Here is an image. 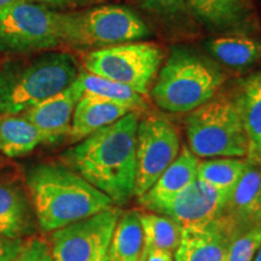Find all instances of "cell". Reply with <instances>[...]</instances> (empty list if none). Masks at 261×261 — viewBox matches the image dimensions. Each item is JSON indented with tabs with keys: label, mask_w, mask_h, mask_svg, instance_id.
I'll return each mask as SVG.
<instances>
[{
	"label": "cell",
	"mask_w": 261,
	"mask_h": 261,
	"mask_svg": "<svg viewBox=\"0 0 261 261\" xmlns=\"http://www.w3.org/2000/svg\"><path fill=\"white\" fill-rule=\"evenodd\" d=\"M138 112L86 137L62 155L67 167L106 194L117 207L135 195Z\"/></svg>",
	"instance_id": "6da1fadb"
},
{
	"label": "cell",
	"mask_w": 261,
	"mask_h": 261,
	"mask_svg": "<svg viewBox=\"0 0 261 261\" xmlns=\"http://www.w3.org/2000/svg\"><path fill=\"white\" fill-rule=\"evenodd\" d=\"M25 188L38 226L45 232H54L114 204L80 174L58 163H39L29 168Z\"/></svg>",
	"instance_id": "7a4b0ae2"
},
{
	"label": "cell",
	"mask_w": 261,
	"mask_h": 261,
	"mask_svg": "<svg viewBox=\"0 0 261 261\" xmlns=\"http://www.w3.org/2000/svg\"><path fill=\"white\" fill-rule=\"evenodd\" d=\"M67 52H45L31 60H12L0 68V114H19L69 87L79 75Z\"/></svg>",
	"instance_id": "3957f363"
},
{
	"label": "cell",
	"mask_w": 261,
	"mask_h": 261,
	"mask_svg": "<svg viewBox=\"0 0 261 261\" xmlns=\"http://www.w3.org/2000/svg\"><path fill=\"white\" fill-rule=\"evenodd\" d=\"M226 75L219 65L189 47H174L160 70L151 90L163 112L190 113L212 99Z\"/></svg>",
	"instance_id": "277c9868"
},
{
	"label": "cell",
	"mask_w": 261,
	"mask_h": 261,
	"mask_svg": "<svg viewBox=\"0 0 261 261\" xmlns=\"http://www.w3.org/2000/svg\"><path fill=\"white\" fill-rule=\"evenodd\" d=\"M189 150L196 158H246L248 140L236 98L224 94L185 117Z\"/></svg>",
	"instance_id": "5b68a950"
},
{
	"label": "cell",
	"mask_w": 261,
	"mask_h": 261,
	"mask_svg": "<svg viewBox=\"0 0 261 261\" xmlns=\"http://www.w3.org/2000/svg\"><path fill=\"white\" fill-rule=\"evenodd\" d=\"M64 45L75 48H104L138 41L151 31L133 10L100 5L84 11L63 12Z\"/></svg>",
	"instance_id": "8992f818"
},
{
	"label": "cell",
	"mask_w": 261,
	"mask_h": 261,
	"mask_svg": "<svg viewBox=\"0 0 261 261\" xmlns=\"http://www.w3.org/2000/svg\"><path fill=\"white\" fill-rule=\"evenodd\" d=\"M23 2L0 12V51L31 54L64 45L63 12Z\"/></svg>",
	"instance_id": "52a82bcc"
},
{
	"label": "cell",
	"mask_w": 261,
	"mask_h": 261,
	"mask_svg": "<svg viewBox=\"0 0 261 261\" xmlns=\"http://www.w3.org/2000/svg\"><path fill=\"white\" fill-rule=\"evenodd\" d=\"M163 61L154 42H126L97 48L84 58L86 71L126 85L142 96L149 93Z\"/></svg>",
	"instance_id": "ba28073f"
},
{
	"label": "cell",
	"mask_w": 261,
	"mask_h": 261,
	"mask_svg": "<svg viewBox=\"0 0 261 261\" xmlns=\"http://www.w3.org/2000/svg\"><path fill=\"white\" fill-rule=\"evenodd\" d=\"M122 212L113 204L99 213L54 231L50 249L55 261H108L114 230Z\"/></svg>",
	"instance_id": "9c48e42d"
},
{
	"label": "cell",
	"mask_w": 261,
	"mask_h": 261,
	"mask_svg": "<svg viewBox=\"0 0 261 261\" xmlns=\"http://www.w3.org/2000/svg\"><path fill=\"white\" fill-rule=\"evenodd\" d=\"M180 150L174 125L162 116L151 115L139 121L136 142L135 196L140 197L161 177Z\"/></svg>",
	"instance_id": "30bf717a"
},
{
	"label": "cell",
	"mask_w": 261,
	"mask_h": 261,
	"mask_svg": "<svg viewBox=\"0 0 261 261\" xmlns=\"http://www.w3.org/2000/svg\"><path fill=\"white\" fill-rule=\"evenodd\" d=\"M225 204L226 201L220 192L207 182L196 179L172 198L154 205L149 211L167 217L182 227L198 226L215 219Z\"/></svg>",
	"instance_id": "8fae6325"
},
{
	"label": "cell",
	"mask_w": 261,
	"mask_h": 261,
	"mask_svg": "<svg viewBox=\"0 0 261 261\" xmlns=\"http://www.w3.org/2000/svg\"><path fill=\"white\" fill-rule=\"evenodd\" d=\"M188 9L204 27L217 33L250 35L257 31L250 0H185Z\"/></svg>",
	"instance_id": "7c38bea8"
},
{
	"label": "cell",
	"mask_w": 261,
	"mask_h": 261,
	"mask_svg": "<svg viewBox=\"0 0 261 261\" xmlns=\"http://www.w3.org/2000/svg\"><path fill=\"white\" fill-rule=\"evenodd\" d=\"M236 240L221 215L204 225L181 230L175 261H226L231 244Z\"/></svg>",
	"instance_id": "4fadbf2b"
},
{
	"label": "cell",
	"mask_w": 261,
	"mask_h": 261,
	"mask_svg": "<svg viewBox=\"0 0 261 261\" xmlns=\"http://www.w3.org/2000/svg\"><path fill=\"white\" fill-rule=\"evenodd\" d=\"M83 96L84 90L76 79L62 92L25 110L23 116L40 132L44 143L52 144L69 136L75 107Z\"/></svg>",
	"instance_id": "5bb4252c"
},
{
	"label": "cell",
	"mask_w": 261,
	"mask_h": 261,
	"mask_svg": "<svg viewBox=\"0 0 261 261\" xmlns=\"http://www.w3.org/2000/svg\"><path fill=\"white\" fill-rule=\"evenodd\" d=\"M234 237L261 226V166L248 162L242 178L219 214Z\"/></svg>",
	"instance_id": "9a60e30c"
},
{
	"label": "cell",
	"mask_w": 261,
	"mask_h": 261,
	"mask_svg": "<svg viewBox=\"0 0 261 261\" xmlns=\"http://www.w3.org/2000/svg\"><path fill=\"white\" fill-rule=\"evenodd\" d=\"M37 226L25 184L11 178L0 179V237H28Z\"/></svg>",
	"instance_id": "2e32d148"
},
{
	"label": "cell",
	"mask_w": 261,
	"mask_h": 261,
	"mask_svg": "<svg viewBox=\"0 0 261 261\" xmlns=\"http://www.w3.org/2000/svg\"><path fill=\"white\" fill-rule=\"evenodd\" d=\"M130 112L135 110L126 104L84 93L75 107L71 119L69 132L71 142L85 139L96 130L112 125Z\"/></svg>",
	"instance_id": "e0dca14e"
},
{
	"label": "cell",
	"mask_w": 261,
	"mask_h": 261,
	"mask_svg": "<svg viewBox=\"0 0 261 261\" xmlns=\"http://www.w3.org/2000/svg\"><path fill=\"white\" fill-rule=\"evenodd\" d=\"M198 159L187 146H182L177 159L168 166L155 184L138 197L142 207L146 211L154 205L172 198L197 179Z\"/></svg>",
	"instance_id": "ac0fdd59"
},
{
	"label": "cell",
	"mask_w": 261,
	"mask_h": 261,
	"mask_svg": "<svg viewBox=\"0 0 261 261\" xmlns=\"http://www.w3.org/2000/svg\"><path fill=\"white\" fill-rule=\"evenodd\" d=\"M234 98L248 140L246 159L261 166V71L247 77Z\"/></svg>",
	"instance_id": "d6986e66"
},
{
	"label": "cell",
	"mask_w": 261,
	"mask_h": 261,
	"mask_svg": "<svg viewBox=\"0 0 261 261\" xmlns=\"http://www.w3.org/2000/svg\"><path fill=\"white\" fill-rule=\"evenodd\" d=\"M44 143L35 126L19 114L0 115V152L8 158H18Z\"/></svg>",
	"instance_id": "ffe728a7"
},
{
	"label": "cell",
	"mask_w": 261,
	"mask_h": 261,
	"mask_svg": "<svg viewBox=\"0 0 261 261\" xmlns=\"http://www.w3.org/2000/svg\"><path fill=\"white\" fill-rule=\"evenodd\" d=\"M143 233V247L139 261H146L152 250H167L174 254L179 246L182 226L163 215L139 213Z\"/></svg>",
	"instance_id": "44dd1931"
},
{
	"label": "cell",
	"mask_w": 261,
	"mask_h": 261,
	"mask_svg": "<svg viewBox=\"0 0 261 261\" xmlns=\"http://www.w3.org/2000/svg\"><path fill=\"white\" fill-rule=\"evenodd\" d=\"M215 60L234 69H243L261 58V41L249 35H227L207 42Z\"/></svg>",
	"instance_id": "7402d4cb"
},
{
	"label": "cell",
	"mask_w": 261,
	"mask_h": 261,
	"mask_svg": "<svg viewBox=\"0 0 261 261\" xmlns=\"http://www.w3.org/2000/svg\"><path fill=\"white\" fill-rule=\"evenodd\" d=\"M248 166L247 159L214 158L198 161L197 179L207 182L223 196L226 203Z\"/></svg>",
	"instance_id": "603a6c76"
},
{
	"label": "cell",
	"mask_w": 261,
	"mask_h": 261,
	"mask_svg": "<svg viewBox=\"0 0 261 261\" xmlns=\"http://www.w3.org/2000/svg\"><path fill=\"white\" fill-rule=\"evenodd\" d=\"M142 247L143 233L139 212H123L114 230L108 261H139Z\"/></svg>",
	"instance_id": "cb8c5ba5"
},
{
	"label": "cell",
	"mask_w": 261,
	"mask_h": 261,
	"mask_svg": "<svg viewBox=\"0 0 261 261\" xmlns=\"http://www.w3.org/2000/svg\"><path fill=\"white\" fill-rule=\"evenodd\" d=\"M77 81L83 87L85 94H92V96L106 98L113 102L126 104L135 112H138L140 108L144 107L142 94L117 81L98 76L86 70L80 71L77 75Z\"/></svg>",
	"instance_id": "d4e9b609"
},
{
	"label": "cell",
	"mask_w": 261,
	"mask_h": 261,
	"mask_svg": "<svg viewBox=\"0 0 261 261\" xmlns=\"http://www.w3.org/2000/svg\"><path fill=\"white\" fill-rule=\"evenodd\" d=\"M260 244L261 226L238 236L231 244L226 261H253Z\"/></svg>",
	"instance_id": "484cf974"
},
{
	"label": "cell",
	"mask_w": 261,
	"mask_h": 261,
	"mask_svg": "<svg viewBox=\"0 0 261 261\" xmlns=\"http://www.w3.org/2000/svg\"><path fill=\"white\" fill-rule=\"evenodd\" d=\"M140 4L150 14L163 18H175L189 10L185 0H140Z\"/></svg>",
	"instance_id": "4316f807"
},
{
	"label": "cell",
	"mask_w": 261,
	"mask_h": 261,
	"mask_svg": "<svg viewBox=\"0 0 261 261\" xmlns=\"http://www.w3.org/2000/svg\"><path fill=\"white\" fill-rule=\"evenodd\" d=\"M11 261H55L50 244L39 237L24 241L23 247Z\"/></svg>",
	"instance_id": "83f0119b"
},
{
	"label": "cell",
	"mask_w": 261,
	"mask_h": 261,
	"mask_svg": "<svg viewBox=\"0 0 261 261\" xmlns=\"http://www.w3.org/2000/svg\"><path fill=\"white\" fill-rule=\"evenodd\" d=\"M23 238L0 237V261H11L23 247Z\"/></svg>",
	"instance_id": "f1b7e54d"
},
{
	"label": "cell",
	"mask_w": 261,
	"mask_h": 261,
	"mask_svg": "<svg viewBox=\"0 0 261 261\" xmlns=\"http://www.w3.org/2000/svg\"><path fill=\"white\" fill-rule=\"evenodd\" d=\"M23 2H31V3H40V4H45L50 8L54 9H65L70 8L76 4L75 0H0V12L4 11L10 6L18 4V3Z\"/></svg>",
	"instance_id": "f546056e"
},
{
	"label": "cell",
	"mask_w": 261,
	"mask_h": 261,
	"mask_svg": "<svg viewBox=\"0 0 261 261\" xmlns=\"http://www.w3.org/2000/svg\"><path fill=\"white\" fill-rule=\"evenodd\" d=\"M146 261H175L174 254L167 250H152L146 256Z\"/></svg>",
	"instance_id": "4dcf8cb0"
},
{
	"label": "cell",
	"mask_w": 261,
	"mask_h": 261,
	"mask_svg": "<svg viewBox=\"0 0 261 261\" xmlns=\"http://www.w3.org/2000/svg\"><path fill=\"white\" fill-rule=\"evenodd\" d=\"M253 261H261V244L259 246V248H257L255 255L253 257Z\"/></svg>",
	"instance_id": "1f68e13d"
}]
</instances>
